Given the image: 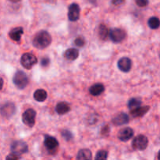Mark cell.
Here are the masks:
<instances>
[{"instance_id":"1","label":"cell","mask_w":160,"mask_h":160,"mask_svg":"<svg viewBox=\"0 0 160 160\" xmlns=\"http://www.w3.org/2000/svg\"><path fill=\"white\" fill-rule=\"evenodd\" d=\"M52 42V37L46 31H40L33 38V45L38 49H44L49 46Z\"/></svg>"},{"instance_id":"2","label":"cell","mask_w":160,"mask_h":160,"mask_svg":"<svg viewBox=\"0 0 160 160\" xmlns=\"http://www.w3.org/2000/svg\"><path fill=\"white\" fill-rule=\"evenodd\" d=\"M12 82L14 85L19 89H23L27 87L28 84L29 80H28V76L24 72L21 70H18L14 74L13 78H12Z\"/></svg>"},{"instance_id":"3","label":"cell","mask_w":160,"mask_h":160,"mask_svg":"<svg viewBox=\"0 0 160 160\" xmlns=\"http://www.w3.org/2000/svg\"><path fill=\"white\" fill-rule=\"evenodd\" d=\"M37 57L32 53H24L22 55L21 58H20V63H21L22 67L28 70L32 68L35 64H37Z\"/></svg>"},{"instance_id":"4","label":"cell","mask_w":160,"mask_h":160,"mask_svg":"<svg viewBox=\"0 0 160 160\" xmlns=\"http://www.w3.org/2000/svg\"><path fill=\"white\" fill-rule=\"evenodd\" d=\"M148 145V139L143 134L136 136L132 142V148L137 151H143L146 149Z\"/></svg>"},{"instance_id":"5","label":"cell","mask_w":160,"mask_h":160,"mask_svg":"<svg viewBox=\"0 0 160 160\" xmlns=\"http://www.w3.org/2000/svg\"><path fill=\"white\" fill-rule=\"evenodd\" d=\"M10 149L12 153L20 156V155L28 152V146L23 141H15L11 144Z\"/></svg>"},{"instance_id":"6","label":"cell","mask_w":160,"mask_h":160,"mask_svg":"<svg viewBox=\"0 0 160 160\" xmlns=\"http://www.w3.org/2000/svg\"><path fill=\"white\" fill-rule=\"evenodd\" d=\"M36 111L33 109H28L22 114V121L29 128H32L35 124Z\"/></svg>"},{"instance_id":"7","label":"cell","mask_w":160,"mask_h":160,"mask_svg":"<svg viewBox=\"0 0 160 160\" xmlns=\"http://www.w3.org/2000/svg\"><path fill=\"white\" fill-rule=\"evenodd\" d=\"M16 106L14 103L8 102L0 107V114L5 118H10L15 114Z\"/></svg>"},{"instance_id":"8","label":"cell","mask_w":160,"mask_h":160,"mask_svg":"<svg viewBox=\"0 0 160 160\" xmlns=\"http://www.w3.org/2000/svg\"><path fill=\"white\" fill-rule=\"evenodd\" d=\"M44 145L50 153H55L57 151V148H59V142H58L57 139L50 135L45 136Z\"/></svg>"},{"instance_id":"9","label":"cell","mask_w":160,"mask_h":160,"mask_svg":"<svg viewBox=\"0 0 160 160\" xmlns=\"http://www.w3.org/2000/svg\"><path fill=\"white\" fill-rule=\"evenodd\" d=\"M111 41L115 43H120L126 37V32L120 28H112L109 32Z\"/></svg>"},{"instance_id":"10","label":"cell","mask_w":160,"mask_h":160,"mask_svg":"<svg viewBox=\"0 0 160 160\" xmlns=\"http://www.w3.org/2000/svg\"><path fill=\"white\" fill-rule=\"evenodd\" d=\"M80 9L79 5L77 3H72L69 6L68 9V18L70 21H77L80 18Z\"/></svg>"},{"instance_id":"11","label":"cell","mask_w":160,"mask_h":160,"mask_svg":"<svg viewBox=\"0 0 160 160\" xmlns=\"http://www.w3.org/2000/svg\"><path fill=\"white\" fill-rule=\"evenodd\" d=\"M117 67L122 72L128 73L131 70V67H132V62H131V59H129L128 57H122L121 59H119L118 62H117Z\"/></svg>"},{"instance_id":"12","label":"cell","mask_w":160,"mask_h":160,"mask_svg":"<svg viewBox=\"0 0 160 160\" xmlns=\"http://www.w3.org/2000/svg\"><path fill=\"white\" fill-rule=\"evenodd\" d=\"M134 136V131L131 128H124L118 132L117 137L121 142H128Z\"/></svg>"},{"instance_id":"13","label":"cell","mask_w":160,"mask_h":160,"mask_svg":"<svg viewBox=\"0 0 160 160\" xmlns=\"http://www.w3.org/2000/svg\"><path fill=\"white\" fill-rule=\"evenodd\" d=\"M130 118L129 116L125 112H120L117 116H116L113 119H112V123L114 125H117V126H121V125L127 124L129 123Z\"/></svg>"},{"instance_id":"14","label":"cell","mask_w":160,"mask_h":160,"mask_svg":"<svg viewBox=\"0 0 160 160\" xmlns=\"http://www.w3.org/2000/svg\"><path fill=\"white\" fill-rule=\"evenodd\" d=\"M23 34V29L21 27H17L11 30L9 33V36L14 42H20L21 35Z\"/></svg>"},{"instance_id":"15","label":"cell","mask_w":160,"mask_h":160,"mask_svg":"<svg viewBox=\"0 0 160 160\" xmlns=\"http://www.w3.org/2000/svg\"><path fill=\"white\" fill-rule=\"evenodd\" d=\"M150 106H139L138 108H136V109L131 110V114L133 117H134V118H138V117H143L144 115H145V114L148 112Z\"/></svg>"},{"instance_id":"16","label":"cell","mask_w":160,"mask_h":160,"mask_svg":"<svg viewBox=\"0 0 160 160\" xmlns=\"http://www.w3.org/2000/svg\"><path fill=\"white\" fill-rule=\"evenodd\" d=\"M70 106L68 102H60L56 106V112L59 115H64L70 112Z\"/></svg>"},{"instance_id":"17","label":"cell","mask_w":160,"mask_h":160,"mask_svg":"<svg viewBox=\"0 0 160 160\" xmlns=\"http://www.w3.org/2000/svg\"><path fill=\"white\" fill-rule=\"evenodd\" d=\"M105 91V86L101 83H97L91 86L89 88V93L93 96L100 95Z\"/></svg>"},{"instance_id":"18","label":"cell","mask_w":160,"mask_h":160,"mask_svg":"<svg viewBox=\"0 0 160 160\" xmlns=\"http://www.w3.org/2000/svg\"><path fill=\"white\" fill-rule=\"evenodd\" d=\"M79 56V51L76 48H68L67 51L64 52V58L67 60H70L73 61L77 59Z\"/></svg>"},{"instance_id":"19","label":"cell","mask_w":160,"mask_h":160,"mask_svg":"<svg viewBox=\"0 0 160 160\" xmlns=\"http://www.w3.org/2000/svg\"><path fill=\"white\" fill-rule=\"evenodd\" d=\"M77 160H92V152L87 148L81 149L77 155Z\"/></svg>"},{"instance_id":"20","label":"cell","mask_w":160,"mask_h":160,"mask_svg":"<svg viewBox=\"0 0 160 160\" xmlns=\"http://www.w3.org/2000/svg\"><path fill=\"white\" fill-rule=\"evenodd\" d=\"M47 96H48V95H47L46 91L44 90V89H38L34 93V98L37 102H40L45 101Z\"/></svg>"},{"instance_id":"21","label":"cell","mask_w":160,"mask_h":160,"mask_svg":"<svg viewBox=\"0 0 160 160\" xmlns=\"http://www.w3.org/2000/svg\"><path fill=\"white\" fill-rule=\"evenodd\" d=\"M142 102L140 98H132L131 99H129L128 102V107L131 110L136 109V108H138L139 106H141Z\"/></svg>"},{"instance_id":"22","label":"cell","mask_w":160,"mask_h":160,"mask_svg":"<svg viewBox=\"0 0 160 160\" xmlns=\"http://www.w3.org/2000/svg\"><path fill=\"white\" fill-rule=\"evenodd\" d=\"M109 34V30L105 24L102 23L98 28V36L102 40H106Z\"/></svg>"},{"instance_id":"23","label":"cell","mask_w":160,"mask_h":160,"mask_svg":"<svg viewBox=\"0 0 160 160\" xmlns=\"http://www.w3.org/2000/svg\"><path fill=\"white\" fill-rule=\"evenodd\" d=\"M160 24L159 19L156 17H152L151 18H149V20H148V25L151 29L152 30H156L159 28Z\"/></svg>"},{"instance_id":"24","label":"cell","mask_w":160,"mask_h":160,"mask_svg":"<svg viewBox=\"0 0 160 160\" xmlns=\"http://www.w3.org/2000/svg\"><path fill=\"white\" fill-rule=\"evenodd\" d=\"M108 152L106 150H100L96 153L95 160H107L108 159Z\"/></svg>"},{"instance_id":"25","label":"cell","mask_w":160,"mask_h":160,"mask_svg":"<svg viewBox=\"0 0 160 160\" xmlns=\"http://www.w3.org/2000/svg\"><path fill=\"white\" fill-rule=\"evenodd\" d=\"M61 135L67 142H69V141H70L73 138V134L70 131H68V130H63L61 132Z\"/></svg>"},{"instance_id":"26","label":"cell","mask_w":160,"mask_h":160,"mask_svg":"<svg viewBox=\"0 0 160 160\" xmlns=\"http://www.w3.org/2000/svg\"><path fill=\"white\" fill-rule=\"evenodd\" d=\"M74 45H77L78 47H83L85 45V39L81 37V36L78 37L74 40Z\"/></svg>"},{"instance_id":"27","label":"cell","mask_w":160,"mask_h":160,"mask_svg":"<svg viewBox=\"0 0 160 160\" xmlns=\"http://www.w3.org/2000/svg\"><path fill=\"white\" fill-rule=\"evenodd\" d=\"M134 1L139 7H145L148 4V0H134Z\"/></svg>"},{"instance_id":"28","label":"cell","mask_w":160,"mask_h":160,"mask_svg":"<svg viewBox=\"0 0 160 160\" xmlns=\"http://www.w3.org/2000/svg\"><path fill=\"white\" fill-rule=\"evenodd\" d=\"M49 62H50V59L48 57H43L41 60V66L42 67H47L48 65H49Z\"/></svg>"},{"instance_id":"29","label":"cell","mask_w":160,"mask_h":160,"mask_svg":"<svg viewBox=\"0 0 160 160\" xmlns=\"http://www.w3.org/2000/svg\"><path fill=\"white\" fill-rule=\"evenodd\" d=\"M20 156H17V155L13 154V153H11V154L8 155L6 156V160H19L20 159Z\"/></svg>"},{"instance_id":"30","label":"cell","mask_w":160,"mask_h":160,"mask_svg":"<svg viewBox=\"0 0 160 160\" xmlns=\"http://www.w3.org/2000/svg\"><path fill=\"white\" fill-rule=\"evenodd\" d=\"M125 2V0H112V3L114 6H120Z\"/></svg>"},{"instance_id":"31","label":"cell","mask_w":160,"mask_h":160,"mask_svg":"<svg viewBox=\"0 0 160 160\" xmlns=\"http://www.w3.org/2000/svg\"><path fill=\"white\" fill-rule=\"evenodd\" d=\"M3 87V80L2 78H0V90H2Z\"/></svg>"},{"instance_id":"32","label":"cell","mask_w":160,"mask_h":160,"mask_svg":"<svg viewBox=\"0 0 160 160\" xmlns=\"http://www.w3.org/2000/svg\"><path fill=\"white\" fill-rule=\"evenodd\" d=\"M90 3H92V4H96V0H88Z\"/></svg>"},{"instance_id":"33","label":"cell","mask_w":160,"mask_h":160,"mask_svg":"<svg viewBox=\"0 0 160 160\" xmlns=\"http://www.w3.org/2000/svg\"><path fill=\"white\" fill-rule=\"evenodd\" d=\"M10 2H20V0H9Z\"/></svg>"}]
</instances>
